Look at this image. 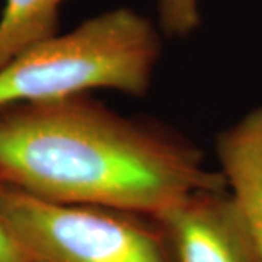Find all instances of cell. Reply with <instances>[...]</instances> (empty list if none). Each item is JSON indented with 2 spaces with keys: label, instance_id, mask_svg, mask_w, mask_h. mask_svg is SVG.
Instances as JSON below:
<instances>
[{
  "label": "cell",
  "instance_id": "6da1fadb",
  "mask_svg": "<svg viewBox=\"0 0 262 262\" xmlns=\"http://www.w3.org/2000/svg\"><path fill=\"white\" fill-rule=\"evenodd\" d=\"M0 187L155 219L226 182L182 134L79 95L0 106Z\"/></svg>",
  "mask_w": 262,
  "mask_h": 262
},
{
  "label": "cell",
  "instance_id": "7a4b0ae2",
  "mask_svg": "<svg viewBox=\"0 0 262 262\" xmlns=\"http://www.w3.org/2000/svg\"><path fill=\"white\" fill-rule=\"evenodd\" d=\"M162 54L159 31L130 8L106 10L27 48L0 69V106L108 89L149 92Z\"/></svg>",
  "mask_w": 262,
  "mask_h": 262
},
{
  "label": "cell",
  "instance_id": "3957f363",
  "mask_svg": "<svg viewBox=\"0 0 262 262\" xmlns=\"http://www.w3.org/2000/svg\"><path fill=\"white\" fill-rule=\"evenodd\" d=\"M0 219L27 262H170L156 222L128 211L0 187Z\"/></svg>",
  "mask_w": 262,
  "mask_h": 262
},
{
  "label": "cell",
  "instance_id": "277c9868",
  "mask_svg": "<svg viewBox=\"0 0 262 262\" xmlns=\"http://www.w3.org/2000/svg\"><path fill=\"white\" fill-rule=\"evenodd\" d=\"M153 220L170 262H262L227 188L195 191Z\"/></svg>",
  "mask_w": 262,
  "mask_h": 262
},
{
  "label": "cell",
  "instance_id": "5b68a950",
  "mask_svg": "<svg viewBox=\"0 0 262 262\" xmlns=\"http://www.w3.org/2000/svg\"><path fill=\"white\" fill-rule=\"evenodd\" d=\"M215 155L262 259V105L219 134Z\"/></svg>",
  "mask_w": 262,
  "mask_h": 262
},
{
  "label": "cell",
  "instance_id": "8992f818",
  "mask_svg": "<svg viewBox=\"0 0 262 262\" xmlns=\"http://www.w3.org/2000/svg\"><path fill=\"white\" fill-rule=\"evenodd\" d=\"M64 0H5L0 12V69L27 48L58 34Z\"/></svg>",
  "mask_w": 262,
  "mask_h": 262
},
{
  "label": "cell",
  "instance_id": "52a82bcc",
  "mask_svg": "<svg viewBox=\"0 0 262 262\" xmlns=\"http://www.w3.org/2000/svg\"><path fill=\"white\" fill-rule=\"evenodd\" d=\"M201 0H158L162 31L169 37L185 38L201 24Z\"/></svg>",
  "mask_w": 262,
  "mask_h": 262
},
{
  "label": "cell",
  "instance_id": "ba28073f",
  "mask_svg": "<svg viewBox=\"0 0 262 262\" xmlns=\"http://www.w3.org/2000/svg\"><path fill=\"white\" fill-rule=\"evenodd\" d=\"M0 262H27L0 219Z\"/></svg>",
  "mask_w": 262,
  "mask_h": 262
}]
</instances>
